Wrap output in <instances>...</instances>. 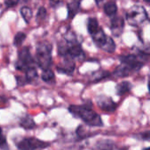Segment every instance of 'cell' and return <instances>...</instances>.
Segmentation results:
<instances>
[{
	"label": "cell",
	"instance_id": "6da1fadb",
	"mask_svg": "<svg viewBox=\"0 0 150 150\" xmlns=\"http://www.w3.org/2000/svg\"><path fill=\"white\" fill-rule=\"evenodd\" d=\"M69 111L76 118L81 119L88 126L91 127H102L103 121L101 117L92 110L91 105L84 104L83 105H70Z\"/></svg>",
	"mask_w": 150,
	"mask_h": 150
},
{
	"label": "cell",
	"instance_id": "7a4b0ae2",
	"mask_svg": "<svg viewBox=\"0 0 150 150\" xmlns=\"http://www.w3.org/2000/svg\"><path fill=\"white\" fill-rule=\"evenodd\" d=\"M52 45L47 41L38 44L36 49V61L38 66L43 70L50 69L52 64Z\"/></svg>",
	"mask_w": 150,
	"mask_h": 150
},
{
	"label": "cell",
	"instance_id": "3957f363",
	"mask_svg": "<svg viewBox=\"0 0 150 150\" xmlns=\"http://www.w3.org/2000/svg\"><path fill=\"white\" fill-rule=\"evenodd\" d=\"M148 19V12L143 6L134 5L127 11V20L129 25L137 26Z\"/></svg>",
	"mask_w": 150,
	"mask_h": 150
},
{
	"label": "cell",
	"instance_id": "277c9868",
	"mask_svg": "<svg viewBox=\"0 0 150 150\" xmlns=\"http://www.w3.org/2000/svg\"><path fill=\"white\" fill-rule=\"evenodd\" d=\"M19 150H42L49 146V143L40 141L37 138H24L17 144Z\"/></svg>",
	"mask_w": 150,
	"mask_h": 150
},
{
	"label": "cell",
	"instance_id": "5b68a950",
	"mask_svg": "<svg viewBox=\"0 0 150 150\" xmlns=\"http://www.w3.org/2000/svg\"><path fill=\"white\" fill-rule=\"evenodd\" d=\"M33 66V58L28 47H24L18 52V60L16 63V69L18 70H26Z\"/></svg>",
	"mask_w": 150,
	"mask_h": 150
},
{
	"label": "cell",
	"instance_id": "8992f818",
	"mask_svg": "<svg viewBox=\"0 0 150 150\" xmlns=\"http://www.w3.org/2000/svg\"><path fill=\"white\" fill-rule=\"evenodd\" d=\"M138 70H139V69H137V68H135L134 66L125 64V63H121L120 66H118L116 68V69L113 72V75L116 77H120V78L127 77V76L134 74V72H136Z\"/></svg>",
	"mask_w": 150,
	"mask_h": 150
},
{
	"label": "cell",
	"instance_id": "52a82bcc",
	"mask_svg": "<svg viewBox=\"0 0 150 150\" xmlns=\"http://www.w3.org/2000/svg\"><path fill=\"white\" fill-rule=\"evenodd\" d=\"M98 105L101 110L106 112H113L117 107V105L112 101L111 98L105 96H101L98 98Z\"/></svg>",
	"mask_w": 150,
	"mask_h": 150
},
{
	"label": "cell",
	"instance_id": "ba28073f",
	"mask_svg": "<svg viewBox=\"0 0 150 150\" xmlns=\"http://www.w3.org/2000/svg\"><path fill=\"white\" fill-rule=\"evenodd\" d=\"M95 150H127V148L120 147L117 145L114 142L110 140H100L98 141L95 147Z\"/></svg>",
	"mask_w": 150,
	"mask_h": 150
},
{
	"label": "cell",
	"instance_id": "9c48e42d",
	"mask_svg": "<svg viewBox=\"0 0 150 150\" xmlns=\"http://www.w3.org/2000/svg\"><path fill=\"white\" fill-rule=\"evenodd\" d=\"M57 70L60 73L67 74V75H72L75 70V62L72 58L70 57H65L63 62L57 67Z\"/></svg>",
	"mask_w": 150,
	"mask_h": 150
},
{
	"label": "cell",
	"instance_id": "30bf717a",
	"mask_svg": "<svg viewBox=\"0 0 150 150\" xmlns=\"http://www.w3.org/2000/svg\"><path fill=\"white\" fill-rule=\"evenodd\" d=\"M124 25L125 21L122 17H115L114 18H112L111 24V30L112 34L119 37L124 30Z\"/></svg>",
	"mask_w": 150,
	"mask_h": 150
},
{
	"label": "cell",
	"instance_id": "8fae6325",
	"mask_svg": "<svg viewBox=\"0 0 150 150\" xmlns=\"http://www.w3.org/2000/svg\"><path fill=\"white\" fill-rule=\"evenodd\" d=\"M92 36V40L94 41V43L98 47H101V46L105 43V40H106V35L104 32V30L102 28H98V30L97 32H95L93 34H91Z\"/></svg>",
	"mask_w": 150,
	"mask_h": 150
},
{
	"label": "cell",
	"instance_id": "7c38bea8",
	"mask_svg": "<svg viewBox=\"0 0 150 150\" xmlns=\"http://www.w3.org/2000/svg\"><path fill=\"white\" fill-rule=\"evenodd\" d=\"M82 53H83V50H82L81 45L78 43H73L69 45L66 57H70L73 59L76 57H79L82 54Z\"/></svg>",
	"mask_w": 150,
	"mask_h": 150
},
{
	"label": "cell",
	"instance_id": "4fadbf2b",
	"mask_svg": "<svg viewBox=\"0 0 150 150\" xmlns=\"http://www.w3.org/2000/svg\"><path fill=\"white\" fill-rule=\"evenodd\" d=\"M80 9V0H72L68 4V12L69 18H73L79 11Z\"/></svg>",
	"mask_w": 150,
	"mask_h": 150
},
{
	"label": "cell",
	"instance_id": "5bb4252c",
	"mask_svg": "<svg viewBox=\"0 0 150 150\" xmlns=\"http://www.w3.org/2000/svg\"><path fill=\"white\" fill-rule=\"evenodd\" d=\"M100 48L107 53H113L116 49V44L111 37H106L105 43L101 46Z\"/></svg>",
	"mask_w": 150,
	"mask_h": 150
},
{
	"label": "cell",
	"instance_id": "9a60e30c",
	"mask_svg": "<svg viewBox=\"0 0 150 150\" xmlns=\"http://www.w3.org/2000/svg\"><path fill=\"white\" fill-rule=\"evenodd\" d=\"M131 89H132V85H131V83L129 82H127V81L121 82L117 85V88H116L117 94L120 95V96L125 95L126 93L129 92L131 91Z\"/></svg>",
	"mask_w": 150,
	"mask_h": 150
},
{
	"label": "cell",
	"instance_id": "2e32d148",
	"mask_svg": "<svg viewBox=\"0 0 150 150\" xmlns=\"http://www.w3.org/2000/svg\"><path fill=\"white\" fill-rule=\"evenodd\" d=\"M20 126L26 130H30V129H33L36 127V124L33 120V119L30 116H25V118H23L20 121Z\"/></svg>",
	"mask_w": 150,
	"mask_h": 150
},
{
	"label": "cell",
	"instance_id": "e0dca14e",
	"mask_svg": "<svg viewBox=\"0 0 150 150\" xmlns=\"http://www.w3.org/2000/svg\"><path fill=\"white\" fill-rule=\"evenodd\" d=\"M104 11L105 13L108 16H113L117 13L118 11V7L116 3L114 2H108L105 4L104 6Z\"/></svg>",
	"mask_w": 150,
	"mask_h": 150
},
{
	"label": "cell",
	"instance_id": "ac0fdd59",
	"mask_svg": "<svg viewBox=\"0 0 150 150\" xmlns=\"http://www.w3.org/2000/svg\"><path fill=\"white\" fill-rule=\"evenodd\" d=\"M99 28V25L98 22L97 20V18H90L88 19V23H87V29L88 32L91 34H93L95 32H97Z\"/></svg>",
	"mask_w": 150,
	"mask_h": 150
},
{
	"label": "cell",
	"instance_id": "d6986e66",
	"mask_svg": "<svg viewBox=\"0 0 150 150\" xmlns=\"http://www.w3.org/2000/svg\"><path fill=\"white\" fill-rule=\"evenodd\" d=\"M38 76V73H37V70L36 69L32 66L30 68H28L26 70H25V79L28 83L35 80Z\"/></svg>",
	"mask_w": 150,
	"mask_h": 150
},
{
	"label": "cell",
	"instance_id": "ffe728a7",
	"mask_svg": "<svg viewBox=\"0 0 150 150\" xmlns=\"http://www.w3.org/2000/svg\"><path fill=\"white\" fill-rule=\"evenodd\" d=\"M41 78L46 83H52L54 81V74L50 69H47L43 70L41 74Z\"/></svg>",
	"mask_w": 150,
	"mask_h": 150
},
{
	"label": "cell",
	"instance_id": "44dd1931",
	"mask_svg": "<svg viewBox=\"0 0 150 150\" xmlns=\"http://www.w3.org/2000/svg\"><path fill=\"white\" fill-rule=\"evenodd\" d=\"M20 14L22 16V18H24V20L25 21V23H29L30 19L32 18L33 13H32V10L27 7V6H23L20 9Z\"/></svg>",
	"mask_w": 150,
	"mask_h": 150
},
{
	"label": "cell",
	"instance_id": "7402d4cb",
	"mask_svg": "<svg viewBox=\"0 0 150 150\" xmlns=\"http://www.w3.org/2000/svg\"><path fill=\"white\" fill-rule=\"evenodd\" d=\"M109 75H110V74H109V72H107V71H103V70L98 71V72H96V73L93 74V76H92V81H93V82L101 81V80H103V79L108 77Z\"/></svg>",
	"mask_w": 150,
	"mask_h": 150
},
{
	"label": "cell",
	"instance_id": "603a6c76",
	"mask_svg": "<svg viewBox=\"0 0 150 150\" xmlns=\"http://www.w3.org/2000/svg\"><path fill=\"white\" fill-rule=\"evenodd\" d=\"M26 38V35L25 33H22V32H18L16 33L15 37H14V40H13V43L15 46L18 47L20 45H22V43L24 42V40H25Z\"/></svg>",
	"mask_w": 150,
	"mask_h": 150
},
{
	"label": "cell",
	"instance_id": "cb8c5ba5",
	"mask_svg": "<svg viewBox=\"0 0 150 150\" xmlns=\"http://www.w3.org/2000/svg\"><path fill=\"white\" fill-rule=\"evenodd\" d=\"M46 16H47V10H46V8L43 7V6L40 7L39 10H38V12H37V22L38 21L39 22L43 21L45 19Z\"/></svg>",
	"mask_w": 150,
	"mask_h": 150
},
{
	"label": "cell",
	"instance_id": "d4e9b609",
	"mask_svg": "<svg viewBox=\"0 0 150 150\" xmlns=\"http://www.w3.org/2000/svg\"><path fill=\"white\" fill-rule=\"evenodd\" d=\"M0 148L3 149H8V145L6 142V139L5 137L3 135V134H0Z\"/></svg>",
	"mask_w": 150,
	"mask_h": 150
},
{
	"label": "cell",
	"instance_id": "484cf974",
	"mask_svg": "<svg viewBox=\"0 0 150 150\" xmlns=\"http://www.w3.org/2000/svg\"><path fill=\"white\" fill-rule=\"evenodd\" d=\"M18 1L19 0H4V3L8 7H13L18 3Z\"/></svg>",
	"mask_w": 150,
	"mask_h": 150
},
{
	"label": "cell",
	"instance_id": "4316f807",
	"mask_svg": "<svg viewBox=\"0 0 150 150\" xmlns=\"http://www.w3.org/2000/svg\"><path fill=\"white\" fill-rule=\"evenodd\" d=\"M142 139L143 140H149V131H146L144 134H142Z\"/></svg>",
	"mask_w": 150,
	"mask_h": 150
},
{
	"label": "cell",
	"instance_id": "83f0119b",
	"mask_svg": "<svg viewBox=\"0 0 150 150\" xmlns=\"http://www.w3.org/2000/svg\"><path fill=\"white\" fill-rule=\"evenodd\" d=\"M59 2H60V0H50V4L54 7L55 5H57L59 4Z\"/></svg>",
	"mask_w": 150,
	"mask_h": 150
},
{
	"label": "cell",
	"instance_id": "f1b7e54d",
	"mask_svg": "<svg viewBox=\"0 0 150 150\" xmlns=\"http://www.w3.org/2000/svg\"><path fill=\"white\" fill-rule=\"evenodd\" d=\"M101 1H103V0H96L97 3H99V2H101Z\"/></svg>",
	"mask_w": 150,
	"mask_h": 150
},
{
	"label": "cell",
	"instance_id": "f546056e",
	"mask_svg": "<svg viewBox=\"0 0 150 150\" xmlns=\"http://www.w3.org/2000/svg\"><path fill=\"white\" fill-rule=\"evenodd\" d=\"M144 1H145L146 3H149L150 2V0H144Z\"/></svg>",
	"mask_w": 150,
	"mask_h": 150
},
{
	"label": "cell",
	"instance_id": "4dcf8cb0",
	"mask_svg": "<svg viewBox=\"0 0 150 150\" xmlns=\"http://www.w3.org/2000/svg\"><path fill=\"white\" fill-rule=\"evenodd\" d=\"M2 133V130H1V128H0V134Z\"/></svg>",
	"mask_w": 150,
	"mask_h": 150
},
{
	"label": "cell",
	"instance_id": "1f68e13d",
	"mask_svg": "<svg viewBox=\"0 0 150 150\" xmlns=\"http://www.w3.org/2000/svg\"><path fill=\"white\" fill-rule=\"evenodd\" d=\"M145 150H149V149H145Z\"/></svg>",
	"mask_w": 150,
	"mask_h": 150
}]
</instances>
